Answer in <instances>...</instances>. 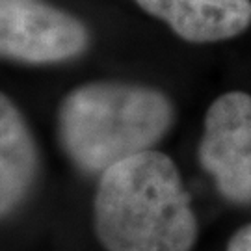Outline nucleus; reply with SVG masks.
<instances>
[{
	"instance_id": "1",
	"label": "nucleus",
	"mask_w": 251,
	"mask_h": 251,
	"mask_svg": "<svg viewBox=\"0 0 251 251\" xmlns=\"http://www.w3.org/2000/svg\"><path fill=\"white\" fill-rule=\"evenodd\" d=\"M93 229L106 251H192L199 224L177 164L149 149L99 175Z\"/></svg>"
},
{
	"instance_id": "2",
	"label": "nucleus",
	"mask_w": 251,
	"mask_h": 251,
	"mask_svg": "<svg viewBox=\"0 0 251 251\" xmlns=\"http://www.w3.org/2000/svg\"><path fill=\"white\" fill-rule=\"evenodd\" d=\"M175 110L162 91L128 82H88L62 99L58 140L71 164L100 175L117 162L154 149L170 132Z\"/></svg>"
},
{
	"instance_id": "3",
	"label": "nucleus",
	"mask_w": 251,
	"mask_h": 251,
	"mask_svg": "<svg viewBox=\"0 0 251 251\" xmlns=\"http://www.w3.org/2000/svg\"><path fill=\"white\" fill-rule=\"evenodd\" d=\"M198 156L222 198L234 205H251L250 93L229 91L208 106Z\"/></svg>"
},
{
	"instance_id": "4",
	"label": "nucleus",
	"mask_w": 251,
	"mask_h": 251,
	"mask_svg": "<svg viewBox=\"0 0 251 251\" xmlns=\"http://www.w3.org/2000/svg\"><path fill=\"white\" fill-rule=\"evenodd\" d=\"M90 45L84 23L43 0H0V58L21 63H60Z\"/></svg>"
},
{
	"instance_id": "5",
	"label": "nucleus",
	"mask_w": 251,
	"mask_h": 251,
	"mask_svg": "<svg viewBox=\"0 0 251 251\" xmlns=\"http://www.w3.org/2000/svg\"><path fill=\"white\" fill-rule=\"evenodd\" d=\"M184 41L216 43L240 36L251 25V0H136Z\"/></svg>"
},
{
	"instance_id": "6",
	"label": "nucleus",
	"mask_w": 251,
	"mask_h": 251,
	"mask_svg": "<svg viewBox=\"0 0 251 251\" xmlns=\"http://www.w3.org/2000/svg\"><path fill=\"white\" fill-rule=\"evenodd\" d=\"M39 149L25 116L0 91V220L11 216L36 186Z\"/></svg>"
},
{
	"instance_id": "7",
	"label": "nucleus",
	"mask_w": 251,
	"mask_h": 251,
	"mask_svg": "<svg viewBox=\"0 0 251 251\" xmlns=\"http://www.w3.org/2000/svg\"><path fill=\"white\" fill-rule=\"evenodd\" d=\"M225 251H251V224L240 227L231 236Z\"/></svg>"
}]
</instances>
